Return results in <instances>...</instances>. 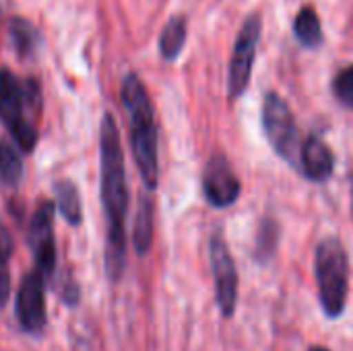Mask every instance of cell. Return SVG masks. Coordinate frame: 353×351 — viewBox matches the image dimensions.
<instances>
[{
    "label": "cell",
    "instance_id": "1",
    "mask_svg": "<svg viewBox=\"0 0 353 351\" xmlns=\"http://www.w3.org/2000/svg\"><path fill=\"white\" fill-rule=\"evenodd\" d=\"M99 161H101V203L108 223L105 269L112 281H118L126 265V215L128 186L124 153L118 124L112 114H105L99 128Z\"/></svg>",
    "mask_w": 353,
    "mask_h": 351
},
{
    "label": "cell",
    "instance_id": "19",
    "mask_svg": "<svg viewBox=\"0 0 353 351\" xmlns=\"http://www.w3.org/2000/svg\"><path fill=\"white\" fill-rule=\"evenodd\" d=\"M333 93H335V97L343 106L353 108V64L347 66V68H343L335 77V81H333Z\"/></svg>",
    "mask_w": 353,
    "mask_h": 351
},
{
    "label": "cell",
    "instance_id": "13",
    "mask_svg": "<svg viewBox=\"0 0 353 351\" xmlns=\"http://www.w3.org/2000/svg\"><path fill=\"white\" fill-rule=\"evenodd\" d=\"M279 238H281V228H279L277 219L265 217L256 230V240H254V250H252L256 263L267 265L275 257L277 246H279Z\"/></svg>",
    "mask_w": 353,
    "mask_h": 351
},
{
    "label": "cell",
    "instance_id": "15",
    "mask_svg": "<svg viewBox=\"0 0 353 351\" xmlns=\"http://www.w3.org/2000/svg\"><path fill=\"white\" fill-rule=\"evenodd\" d=\"M186 43V19L172 17L159 35V52L165 60H176Z\"/></svg>",
    "mask_w": 353,
    "mask_h": 351
},
{
    "label": "cell",
    "instance_id": "23",
    "mask_svg": "<svg viewBox=\"0 0 353 351\" xmlns=\"http://www.w3.org/2000/svg\"><path fill=\"white\" fill-rule=\"evenodd\" d=\"M352 207H353V205H352Z\"/></svg>",
    "mask_w": 353,
    "mask_h": 351
},
{
    "label": "cell",
    "instance_id": "16",
    "mask_svg": "<svg viewBox=\"0 0 353 351\" xmlns=\"http://www.w3.org/2000/svg\"><path fill=\"white\" fill-rule=\"evenodd\" d=\"M294 31L298 41L304 48H319L323 43V27H321V19L316 14V10L312 6H304L294 23Z\"/></svg>",
    "mask_w": 353,
    "mask_h": 351
},
{
    "label": "cell",
    "instance_id": "7",
    "mask_svg": "<svg viewBox=\"0 0 353 351\" xmlns=\"http://www.w3.org/2000/svg\"><path fill=\"white\" fill-rule=\"evenodd\" d=\"M261 31H263V19L259 12H252L244 21L236 37L232 62H230V81H228L230 99H238L248 89L254 58H256V48L261 41Z\"/></svg>",
    "mask_w": 353,
    "mask_h": 351
},
{
    "label": "cell",
    "instance_id": "17",
    "mask_svg": "<svg viewBox=\"0 0 353 351\" xmlns=\"http://www.w3.org/2000/svg\"><path fill=\"white\" fill-rule=\"evenodd\" d=\"M56 201H58V209H60L62 217L70 225H79L83 217H81V197H79V190L74 188V184L58 182L56 184Z\"/></svg>",
    "mask_w": 353,
    "mask_h": 351
},
{
    "label": "cell",
    "instance_id": "20",
    "mask_svg": "<svg viewBox=\"0 0 353 351\" xmlns=\"http://www.w3.org/2000/svg\"><path fill=\"white\" fill-rule=\"evenodd\" d=\"M12 254V238L6 230V225L0 221V265H4Z\"/></svg>",
    "mask_w": 353,
    "mask_h": 351
},
{
    "label": "cell",
    "instance_id": "22",
    "mask_svg": "<svg viewBox=\"0 0 353 351\" xmlns=\"http://www.w3.org/2000/svg\"><path fill=\"white\" fill-rule=\"evenodd\" d=\"M308 351H331L329 348H325V345H314V348H310Z\"/></svg>",
    "mask_w": 353,
    "mask_h": 351
},
{
    "label": "cell",
    "instance_id": "5",
    "mask_svg": "<svg viewBox=\"0 0 353 351\" xmlns=\"http://www.w3.org/2000/svg\"><path fill=\"white\" fill-rule=\"evenodd\" d=\"M263 130L273 151L283 161L298 168V157L302 149L298 124L288 101L275 91L267 93L263 101Z\"/></svg>",
    "mask_w": 353,
    "mask_h": 351
},
{
    "label": "cell",
    "instance_id": "10",
    "mask_svg": "<svg viewBox=\"0 0 353 351\" xmlns=\"http://www.w3.org/2000/svg\"><path fill=\"white\" fill-rule=\"evenodd\" d=\"M17 319L27 333L46 327V277L35 269L23 277L17 292Z\"/></svg>",
    "mask_w": 353,
    "mask_h": 351
},
{
    "label": "cell",
    "instance_id": "11",
    "mask_svg": "<svg viewBox=\"0 0 353 351\" xmlns=\"http://www.w3.org/2000/svg\"><path fill=\"white\" fill-rule=\"evenodd\" d=\"M298 170L306 180L314 184H325L331 180L335 172V153L323 137L310 134L306 141H302Z\"/></svg>",
    "mask_w": 353,
    "mask_h": 351
},
{
    "label": "cell",
    "instance_id": "6",
    "mask_svg": "<svg viewBox=\"0 0 353 351\" xmlns=\"http://www.w3.org/2000/svg\"><path fill=\"white\" fill-rule=\"evenodd\" d=\"M209 257H211V271L215 281V300L219 306V312L225 319H232L238 308V269L234 263V257L230 252V246L225 242L223 232H215L211 236L209 244Z\"/></svg>",
    "mask_w": 353,
    "mask_h": 351
},
{
    "label": "cell",
    "instance_id": "8",
    "mask_svg": "<svg viewBox=\"0 0 353 351\" xmlns=\"http://www.w3.org/2000/svg\"><path fill=\"white\" fill-rule=\"evenodd\" d=\"M205 201L215 209H228L236 205L242 194L240 178L236 176L230 159L223 153H213L203 172Z\"/></svg>",
    "mask_w": 353,
    "mask_h": 351
},
{
    "label": "cell",
    "instance_id": "18",
    "mask_svg": "<svg viewBox=\"0 0 353 351\" xmlns=\"http://www.w3.org/2000/svg\"><path fill=\"white\" fill-rule=\"evenodd\" d=\"M21 176H23L21 155L17 153V149L10 143L0 141V180L6 186H17Z\"/></svg>",
    "mask_w": 353,
    "mask_h": 351
},
{
    "label": "cell",
    "instance_id": "21",
    "mask_svg": "<svg viewBox=\"0 0 353 351\" xmlns=\"http://www.w3.org/2000/svg\"><path fill=\"white\" fill-rule=\"evenodd\" d=\"M10 298V275L4 265H0V306H4Z\"/></svg>",
    "mask_w": 353,
    "mask_h": 351
},
{
    "label": "cell",
    "instance_id": "3",
    "mask_svg": "<svg viewBox=\"0 0 353 351\" xmlns=\"http://www.w3.org/2000/svg\"><path fill=\"white\" fill-rule=\"evenodd\" d=\"M41 91L35 79L19 81L8 68L0 70V120L21 151H33L37 143V118Z\"/></svg>",
    "mask_w": 353,
    "mask_h": 351
},
{
    "label": "cell",
    "instance_id": "4",
    "mask_svg": "<svg viewBox=\"0 0 353 351\" xmlns=\"http://www.w3.org/2000/svg\"><path fill=\"white\" fill-rule=\"evenodd\" d=\"M314 275L323 312L329 319H339L350 296V259L339 238L321 240L314 252Z\"/></svg>",
    "mask_w": 353,
    "mask_h": 351
},
{
    "label": "cell",
    "instance_id": "12",
    "mask_svg": "<svg viewBox=\"0 0 353 351\" xmlns=\"http://www.w3.org/2000/svg\"><path fill=\"white\" fill-rule=\"evenodd\" d=\"M153 217H155V207L151 197L141 194L134 223H132V244L137 254H147L153 244Z\"/></svg>",
    "mask_w": 353,
    "mask_h": 351
},
{
    "label": "cell",
    "instance_id": "9",
    "mask_svg": "<svg viewBox=\"0 0 353 351\" xmlns=\"http://www.w3.org/2000/svg\"><path fill=\"white\" fill-rule=\"evenodd\" d=\"M29 248L35 267L43 277H50L56 267V240H54V205L43 201L29 223Z\"/></svg>",
    "mask_w": 353,
    "mask_h": 351
},
{
    "label": "cell",
    "instance_id": "14",
    "mask_svg": "<svg viewBox=\"0 0 353 351\" xmlns=\"http://www.w3.org/2000/svg\"><path fill=\"white\" fill-rule=\"evenodd\" d=\"M10 37H12V46L21 58H33L41 46V37H39V31L35 29V25L21 17H14L10 21Z\"/></svg>",
    "mask_w": 353,
    "mask_h": 351
},
{
    "label": "cell",
    "instance_id": "2",
    "mask_svg": "<svg viewBox=\"0 0 353 351\" xmlns=\"http://www.w3.org/2000/svg\"><path fill=\"white\" fill-rule=\"evenodd\" d=\"M122 103L130 120V145L137 168L147 190H155L159 182V153H157V126L149 93L143 81L130 72L122 81Z\"/></svg>",
    "mask_w": 353,
    "mask_h": 351
}]
</instances>
